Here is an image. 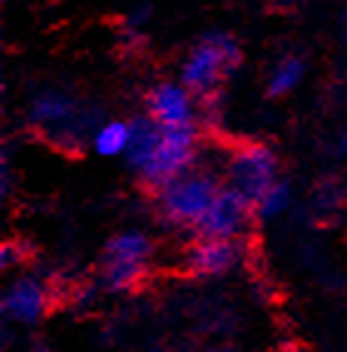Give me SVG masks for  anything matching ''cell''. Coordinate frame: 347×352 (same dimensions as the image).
Listing matches in <instances>:
<instances>
[{
  "mask_svg": "<svg viewBox=\"0 0 347 352\" xmlns=\"http://www.w3.org/2000/svg\"><path fill=\"white\" fill-rule=\"evenodd\" d=\"M243 52L234 35L223 30L206 32L191 47L181 65V82L194 95H208L240 67Z\"/></svg>",
  "mask_w": 347,
  "mask_h": 352,
  "instance_id": "obj_1",
  "label": "cell"
},
{
  "mask_svg": "<svg viewBox=\"0 0 347 352\" xmlns=\"http://www.w3.org/2000/svg\"><path fill=\"white\" fill-rule=\"evenodd\" d=\"M219 189L221 186H219L214 174L191 169L157 191L159 211L174 226L196 228L211 206V201L216 199Z\"/></svg>",
  "mask_w": 347,
  "mask_h": 352,
  "instance_id": "obj_2",
  "label": "cell"
},
{
  "mask_svg": "<svg viewBox=\"0 0 347 352\" xmlns=\"http://www.w3.org/2000/svg\"><path fill=\"white\" fill-rule=\"evenodd\" d=\"M196 159V129L194 126H174L164 129L161 126V139L146 166L139 171L142 182L149 189L159 191L161 186L171 184L174 179L191 171Z\"/></svg>",
  "mask_w": 347,
  "mask_h": 352,
  "instance_id": "obj_3",
  "label": "cell"
},
{
  "mask_svg": "<svg viewBox=\"0 0 347 352\" xmlns=\"http://www.w3.org/2000/svg\"><path fill=\"white\" fill-rule=\"evenodd\" d=\"M226 182L256 204L278 182V154L260 142L236 146L226 162Z\"/></svg>",
  "mask_w": 347,
  "mask_h": 352,
  "instance_id": "obj_4",
  "label": "cell"
},
{
  "mask_svg": "<svg viewBox=\"0 0 347 352\" xmlns=\"http://www.w3.org/2000/svg\"><path fill=\"white\" fill-rule=\"evenodd\" d=\"M256 216V204L246 194H240L234 186H221L216 199L211 201L203 219L199 221L196 233L203 239H231L238 241L240 233H246L251 219Z\"/></svg>",
  "mask_w": 347,
  "mask_h": 352,
  "instance_id": "obj_5",
  "label": "cell"
},
{
  "mask_svg": "<svg viewBox=\"0 0 347 352\" xmlns=\"http://www.w3.org/2000/svg\"><path fill=\"white\" fill-rule=\"evenodd\" d=\"M146 114L164 129L194 126V92L183 82H159L146 95Z\"/></svg>",
  "mask_w": 347,
  "mask_h": 352,
  "instance_id": "obj_6",
  "label": "cell"
},
{
  "mask_svg": "<svg viewBox=\"0 0 347 352\" xmlns=\"http://www.w3.org/2000/svg\"><path fill=\"white\" fill-rule=\"evenodd\" d=\"M186 271L196 278H221L240 263V243L231 239H203L189 245L183 256Z\"/></svg>",
  "mask_w": 347,
  "mask_h": 352,
  "instance_id": "obj_7",
  "label": "cell"
},
{
  "mask_svg": "<svg viewBox=\"0 0 347 352\" xmlns=\"http://www.w3.org/2000/svg\"><path fill=\"white\" fill-rule=\"evenodd\" d=\"M3 313L18 325H35L47 313V288L32 276L15 278L3 293Z\"/></svg>",
  "mask_w": 347,
  "mask_h": 352,
  "instance_id": "obj_8",
  "label": "cell"
},
{
  "mask_svg": "<svg viewBox=\"0 0 347 352\" xmlns=\"http://www.w3.org/2000/svg\"><path fill=\"white\" fill-rule=\"evenodd\" d=\"M80 117L77 102L63 89H45L30 104V122L47 132H63Z\"/></svg>",
  "mask_w": 347,
  "mask_h": 352,
  "instance_id": "obj_9",
  "label": "cell"
},
{
  "mask_svg": "<svg viewBox=\"0 0 347 352\" xmlns=\"http://www.w3.org/2000/svg\"><path fill=\"white\" fill-rule=\"evenodd\" d=\"M129 124H132V139H129V149H126L124 159L139 174V171L146 166V162L152 159L154 149H157L159 139H161V126H159L149 114L132 117Z\"/></svg>",
  "mask_w": 347,
  "mask_h": 352,
  "instance_id": "obj_10",
  "label": "cell"
},
{
  "mask_svg": "<svg viewBox=\"0 0 347 352\" xmlns=\"http://www.w3.org/2000/svg\"><path fill=\"white\" fill-rule=\"evenodd\" d=\"M152 256V241L149 236L137 228L114 233L112 239L104 243V258L109 261H124V263H139L144 265Z\"/></svg>",
  "mask_w": 347,
  "mask_h": 352,
  "instance_id": "obj_11",
  "label": "cell"
},
{
  "mask_svg": "<svg viewBox=\"0 0 347 352\" xmlns=\"http://www.w3.org/2000/svg\"><path fill=\"white\" fill-rule=\"evenodd\" d=\"M129 139H132V124L129 120H109L102 122L92 132V149L97 157L114 159L124 157L129 149Z\"/></svg>",
  "mask_w": 347,
  "mask_h": 352,
  "instance_id": "obj_12",
  "label": "cell"
},
{
  "mask_svg": "<svg viewBox=\"0 0 347 352\" xmlns=\"http://www.w3.org/2000/svg\"><path fill=\"white\" fill-rule=\"evenodd\" d=\"M303 77H305L303 57L285 55L273 65L271 75H268V82H265V92H268V97H273V100L291 95L293 89L303 82Z\"/></svg>",
  "mask_w": 347,
  "mask_h": 352,
  "instance_id": "obj_13",
  "label": "cell"
},
{
  "mask_svg": "<svg viewBox=\"0 0 347 352\" xmlns=\"http://www.w3.org/2000/svg\"><path fill=\"white\" fill-rule=\"evenodd\" d=\"M142 276H144V265L104 258L102 271H100V285L107 290V293H124V290L134 288Z\"/></svg>",
  "mask_w": 347,
  "mask_h": 352,
  "instance_id": "obj_14",
  "label": "cell"
},
{
  "mask_svg": "<svg viewBox=\"0 0 347 352\" xmlns=\"http://www.w3.org/2000/svg\"><path fill=\"white\" fill-rule=\"evenodd\" d=\"M293 204V186L285 179H278L271 189L256 201V216L263 221L280 219Z\"/></svg>",
  "mask_w": 347,
  "mask_h": 352,
  "instance_id": "obj_15",
  "label": "cell"
},
{
  "mask_svg": "<svg viewBox=\"0 0 347 352\" xmlns=\"http://www.w3.org/2000/svg\"><path fill=\"white\" fill-rule=\"evenodd\" d=\"M27 261V245L20 241H5L0 245V265L3 268H18Z\"/></svg>",
  "mask_w": 347,
  "mask_h": 352,
  "instance_id": "obj_16",
  "label": "cell"
},
{
  "mask_svg": "<svg viewBox=\"0 0 347 352\" xmlns=\"http://www.w3.org/2000/svg\"><path fill=\"white\" fill-rule=\"evenodd\" d=\"M337 149H340V154H345L347 157V129L340 134V139H337Z\"/></svg>",
  "mask_w": 347,
  "mask_h": 352,
  "instance_id": "obj_17",
  "label": "cell"
},
{
  "mask_svg": "<svg viewBox=\"0 0 347 352\" xmlns=\"http://www.w3.org/2000/svg\"><path fill=\"white\" fill-rule=\"evenodd\" d=\"M280 352H305V350H303V347H300V345H293V342H291V345H285Z\"/></svg>",
  "mask_w": 347,
  "mask_h": 352,
  "instance_id": "obj_18",
  "label": "cell"
},
{
  "mask_svg": "<svg viewBox=\"0 0 347 352\" xmlns=\"http://www.w3.org/2000/svg\"><path fill=\"white\" fill-rule=\"evenodd\" d=\"M201 352H223V350H214V347H211V350H201Z\"/></svg>",
  "mask_w": 347,
  "mask_h": 352,
  "instance_id": "obj_19",
  "label": "cell"
},
{
  "mask_svg": "<svg viewBox=\"0 0 347 352\" xmlns=\"http://www.w3.org/2000/svg\"><path fill=\"white\" fill-rule=\"evenodd\" d=\"M345 38H347V18H345Z\"/></svg>",
  "mask_w": 347,
  "mask_h": 352,
  "instance_id": "obj_20",
  "label": "cell"
}]
</instances>
